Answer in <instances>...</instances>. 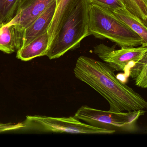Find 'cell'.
Returning a JSON list of instances; mask_svg holds the SVG:
<instances>
[{
  "label": "cell",
  "instance_id": "cell-1",
  "mask_svg": "<svg viewBox=\"0 0 147 147\" xmlns=\"http://www.w3.org/2000/svg\"><path fill=\"white\" fill-rule=\"evenodd\" d=\"M108 64L82 56L77 60L74 69L76 78L90 86L110 105L115 112L147 109V102L140 94L121 82Z\"/></svg>",
  "mask_w": 147,
  "mask_h": 147
},
{
  "label": "cell",
  "instance_id": "cell-2",
  "mask_svg": "<svg viewBox=\"0 0 147 147\" xmlns=\"http://www.w3.org/2000/svg\"><path fill=\"white\" fill-rule=\"evenodd\" d=\"M90 3L89 0H75L69 15L50 43L46 54L50 60L58 58L77 48L88 36Z\"/></svg>",
  "mask_w": 147,
  "mask_h": 147
},
{
  "label": "cell",
  "instance_id": "cell-3",
  "mask_svg": "<svg viewBox=\"0 0 147 147\" xmlns=\"http://www.w3.org/2000/svg\"><path fill=\"white\" fill-rule=\"evenodd\" d=\"M107 39L121 47L142 46L143 40L112 11L94 3L89 9L88 36Z\"/></svg>",
  "mask_w": 147,
  "mask_h": 147
},
{
  "label": "cell",
  "instance_id": "cell-4",
  "mask_svg": "<svg viewBox=\"0 0 147 147\" xmlns=\"http://www.w3.org/2000/svg\"><path fill=\"white\" fill-rule=\"evenodd\" d=\"M22 130L41 133H67L85 134H110L115 129L100 128L81 122L74 117H52L46 116H27Z\"/></svg>",
  "mask_w": 147,
  "mask_h": 147
},
{
  "label": "cell",
  "instance_id": "cell-5",
  "mask_svg": "<svg viewBox=\"0 0 147 147\" xmlns=\"http://www.w3.org/2000/svg\"><path fill=\"white\" fill-rule=\"evenodd\" d=\"M145 113L143 110L115 112L82 106L77 110L74 117L79 121L85 122L86 124L96 127L111 129L116 128L131 131L135 129L137 120Z\"/></svg>",
  "mask_w": 147,
  "mask_h": 147
},
{
  "label": "cell",
  "instance_id": "cell-6",
  "mask_svg": "<svg viewBox=\"0 0 147 147\" xmlns=\"http://www.w3.org/2000/svg\"><path fill=\"white\" fill-rule=\"evenodd\" d=\"M93 51L115 71H125L143 58L147 47H126L116 50L102 44L94 47Z\"/></svg>",
  "mask_w": 147,
  "mask_h": 147
},
{
  "label": "cell",
  "instance_id": "cell-7",
  "mask_svg": "<svg viewBox=\"0 0 147 147\" xmlns=\"http://www.w3.org/2000/svg\"><path fill=\"white\" fill-rule=\"evenodd\" d=\"M54 0H21L17 14L10 24L14 25L17 51L22 47L24 31Z\"/></svg>",
  "mask_w": 147,
  "mask_h": 147
},
{
  "label": "cell",
  "instance_id": "cell-8",
  "mask_svg": "<svg viewBox=\"0 0 147 147\" xmlns=\"http://www.w3.org/2000/svg\"><path fill=\"white\" fill-rule=\"evenodd\" d=\"M56 6V0H54L49 7L25 30L22 47L26 45L37 37L48 32L55 14Z\"/></svg>",
  "mask_w": 147,
  "mask_h": 147
},
{
  "label": "cell",
  "instance_id": "cell-9",
  "mask_svg": "<svg viewBox=\"0 0 147 147\" xmlns=\"http://www.w3.org/2000/svg\"><path fill=\"white\" fill-rule=\"evenodd\" d=\"M50 44V36L47 32L17 51L16 58L27 61L37 57L46 56Z\"/></svg>",
  "mask_w": 147,
  "mask_h": 147
},
{
  "label": "cell",
  "instance_id": "cell-10",
  "mask_svg": "<svg viewBox=\"0 0 147 147\" xmlns=\"http://www.w3.org/2000/svg\"><path fill=\"white\" fill-rule=\"evenodd\" d=\"M113 13L143 40L142 46L147 47V25L141 19L129 12L125 7L119 8Z\"/></svg>",
  "mask_w": 147,
  "mask_h": 147
},
{
  "label": "cell",
  "instance_id": "cell-11",
  "mask_svg": "<svg viewBox=\"0 0 147 147\" xmlns=\"http://www.w3.org/2000/svg\"><path fill=\"white\" fill-rule=\"evenodd\" d=\"M74 1L75 0H56L55 14L48 31L50 43L55 38L69 15Z\"/></svg>",
  "mask_w": 147,
  "mask_h": 147
},
{
  "label": "cell",
  "instance_id": "cell-12",
  "mask_svg": "<svg viewBox=\"0 0 147 147\" xmlns=\"http://www.w3.org/2000/svg\"><path fill=\"white\" fill-rule=\"evenodd\" d=\"M14 28L10 23L0 28V51L8 54L17 51Z\"/></svg>",
  "mask_w": 147,
  "mask_h": 147
},
{
  "label": "cell",
  "instance_id": "cell-13",
  "mask_svg": "<svg viewBox=\"0 0 147 147\" xmlns=\"http://www.w3.org/2000/svg\"><path fill=\"white\" fill-rule=\"evenodd\" d=\"M129 76L138 87L147 88V52L143 58L128 69Z\"/></svg>",
  "mask_w": 147,
  "mask_h": 147
},
{
  "label": "cell",
  "instance_id": "cell-14",
  "mask_svg": "<svg viewBox=\"0 0 147 147\" xmlns=\"http://www.w3.org/2000/svg\"><path fill=\"white\" fill-rule=\"evenodd\" d=\"M21 0H0V27L15 18Z\"/></svg>",
  "mask_w": 147,
  "mask_h": 147
},
{
  "label": "cell",
  "instance_id": "cell-15",
  "mask_svg": "<svg viewBox=\"0 0 147 147\" xmlns=\"http://www.w3.org/2000/svg\"><path fill=\"white\" fill-rule=\"evenodd\" d=\"M129 12L141 19L147 25V7L144 0H121Z\"/></svg>",
  "mask_w": 147,
  "mask_h": 147
},
{
  "label": "cell",
  "instance_id": "cell-16",
  "mask_svg": "<svg viewBox=\"0 0 147 147\" xmlns=\"http://www.w3.org/2000/svg\"><path fill=\"white\" fill-rule=\"evenodd\" d=\"M90 3L98 5L111 11L125 7L121 0H89Z\"/></svg>",
  "mask_w": 147,
  "mask_h": 147
},
{
  "label": "cell",
  "instance_id": "cell-17",
  "mask_svg": "<svg viewBox=\"0 0 147 147\" xmlns=\"http://www.w3.org/2000/svg\"><path fill=\"white\" fill-rule=\"evenodd\" d=\"M24 127V124L22 122L18 123H3L0 122V133L8 131L22 130Z\"/></svg>",
  "mask_w": 147,
  "mask_h": 147
},
{
  "label": "cell",
  "instance_id": "cell-18",
  "mask_svg": "<svg viewBox=\"0 0 147 147\" xmlns=\"http://www.w3.org/2000/svg\"><path fill=\"white\" fill-rule=\"evenodd\" d=\"M144 2H145V4H146L147 7V0H144Z\"/></svg>",
  "mask_w": 147,
  "mask_h": 147
},
{
  "label": "cell",
  "instance_id": "cell-19",
  "mask_svg": "<svg viewBox=\"0 0 147 147\" xmlns=\"http://www.w3.org/2000/svg\"><path fill=\"white\" fill-rule=\"evenodd\" d=\"M0 28H1V27H0Z\"/></svg>",
  "mask_w": 147,
  "mask_h": 147
}]
</instances>
